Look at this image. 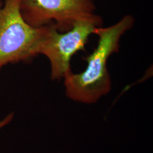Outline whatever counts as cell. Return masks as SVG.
I'll return each mask as SVG.
<instances>
[{"mask_svg": "<svg viewBox=\"0 0 153 153\" xmlns=\"http://www.w3.org/2000/svg\"><path fill=\"white\" fill-rule=\"evenodd\" d=\"M135 20L127 14L117 23L104 28H97L94 34L98 36V43L93 53L85 58L87 65L83 72H71L64 78L67 97L82 104H95L111 89V79L107 62L118 52L122 36L133 28Z\"/></svg>", "mask_w": 153, "mask_h": 153, "instance_id": "6da1fadb", "label": "cell"}, {"mask_svg": "<svg viewBox=\"0 0 153 153\" xmlns=\"http://www.w3.org/2000/svg\"><path fill=\"white\" fill-rule=\"evenodd\" d=\"M103 26L102 18L98 14L74 23L71 29L60 33L54 24L42 26V33L37 45V55H43L51 64L52 80L64 79L72 72L71 59L86 43L95 29Z\"/></svg>", "mask_w": 153, "mask_h": 153, "instance_id": "7a4b0ae2", "label": "cell"}, {"mask_svg": "<svg viewBox=\"0 0 153 153\" xmlns=\"http://www.w3.org/2000/svg\"><path fill=\"white\" fill-rule=\"evenodd\" d=\"M22 0H4L0 6V70L8 64L30 62L37 56L42 26H31L22 16Z\"/></svg>", "mask_w": 153, "mask_h": 153, "instance_id": "3957f363", "label": "cell"}, {"mask_svg": "<svg viewBox=\"0 0 153 153\" xmlns=\"http://www.w3.org/2000/svg\"><path fill=\"white\" fill-rule=\"evenodd\" d=\"M20 11L33 27L54 24L60 33L71 29L77 21L97 14L93 0H22Z\"/></svg>", "mask_w": 153, "mask_h": 153, "instance_id": "277c9868", "label": "cell"}]
</instances>
